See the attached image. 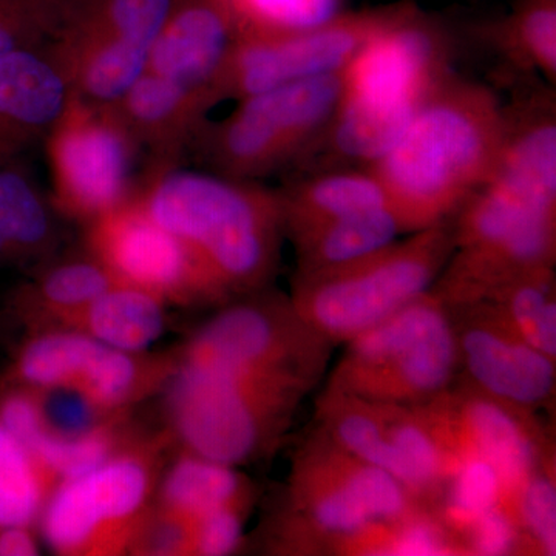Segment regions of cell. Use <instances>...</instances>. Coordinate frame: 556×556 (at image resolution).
Returning a JSON list of instances; mask_svg holds the SVG:
<instances>
[{
	"label": "cell",
	"instance_id": "6da1fadb",
	"mask_svg": "<svg viewBox=\"0 0 556 556\" xmlns=\"http://www.w3.org/2000/svg\"><path fill=\"white\" fill-rule=\"evenodd\" d=\"M506 115L496 91L450 73L368 169L408 233L448 222L496 169Z\"/></svg>",
	"mask_w": 556,
	"mask_h": 556
},
{
	"label": "cell",
	"instance_id": "7a4b0ae2",
	"mask_svg": "<svg viewBox=\"0 0 556 556\" xmlns=\"http://www.w3.org/2000/svg\"><path fill=\"white\" fill-rule=\"evenodd\" d=\"M452 40L412 7L365 43L342 70L327 129L295 169L367 167L401 138L452 67Z\"/></svg>",
	"mask_w": 556,
	"mask_h": 556
},
{
	"label": "cell",
	"instance_id": "3957f363",
	"mask_svg": "<svg viewBox=\"0 0 556 556\" xmlns=\"http://www.w3.org/2000/svg\"><path fill=\"white\" fill-rule=\"evenodd\" d=\"M131 200L201 260L229 300L273 285L287 240L277 189L177 166L144 172Z\"/></svg>",
	"mask_w": 556,
	"mask_h": 556
},
{
	"label": "cell",
	"instance_id": "277c9868",
	"mask_svg": "<svg viewBox=\"0 0 556 556\" xmlns=\"http://www.w3.org/2000/svg\"><path fill=\"white\" fill-rule=\"evenodd\" d=\"M164 388L172 438L186 452L232 467L273 455L309 393L283 380L182 361Z\"/></svg>",
	"mask_w": 556,
	"mask_h": 556
},
{
	"label": "cell",
	"instance_id": "5b68a950",
	"mask_svg": "<svg viewBox=\"0 0 556 556\" xmlns=\"http://www.w3.org/2000/svg\"><path fill=\"white\" fill-rule=\"evenodd\" d=\"M453 251L448 219L339 268L292 276L289 298L303 320L338 346L430 291Z\"/></svg>",
	"mask_w": 556,
	"mask_h": 556
},
{
	"label": "cell",
	"instance_id": "8992f818",
	"mask_svg": "<svg viewBox=\"0 0 556 556\" xmlns=\"http://www.w3.org/2000/svg\"><path fill=\"white\" fill-rule=\"evenodd\" d=\"M325 391L401 407H426L460 376L447 303L433 289L348 340Z\"/></svg>",
	"mask_w": 556,
	"mask_h": 556
},
{
	"label": "cell",
	"instance_id": "52a82bcc",
	"mask_svg": "<svg viewBox=\"0 0 556 556\" xmlns=\"http://www.w3.org/2000/svg\"><path fill=\"white\" fill-rule=\"evenodd\" d=\"M167 439L130 438L101 466L58 482L40 511V535L64 556L129 554L163 473Z\"/></svg>",
	"mask_w": 556,
	"mask_h": 556
},
{
	"label": "cell",
	"instance_id": "ba28073f",
	"mask_svg": "<svg viewBox=\"0 0 556 556\" xmlns=\"http://www.w3.org/2000/svg\"><path fill=\"white\" fill-rule=\"evenodd\" d=\"M340 90L342 72L252 94L225 119L207 121L190 152L230 178L260 181L298 169L327 129Z\"/></svg>",
	"mask_w": 556,
	"mask_h": 556
},
{
	"label": "cell",
	"instance_id": "9c48e42d",
	"mask_svg": "<svg viewBox=\"0 0 556 556\" xmlns=\"http://www.w3.org/2000/svg\"><path fill=\"white\" fill-rule=\"evenodd\" d=\"M334 345L273 287L230 299L178 350L179 361L236 369L313 390Z\"/></svg>",
	"mask_w": 556,
	"mask_h": 556
},
{
	"label": "cell",
	"instance_id": "30bf717a",
	"mask_svg": "<svg viewBox=\"0 0 556 556\" xmlns=\"http://www.w3.org/2000/svg\"><path fill=\"white\" fill-rule=\"evenodd\" d=\"M43 144L51 204L62 217L87 225L134 197V167L141 149L115 105L70 94Z\"/></svg>",
	"mask_w": 556,
	"mask_h": 556
},
{
	"label": "cell",
	"instance_id": "8fae6325",
	"mask_svg": "<svg viewBox=\"0 0 556 556\" xmlns=\"http://www.w3.org/2000/svg\"><path fill=\"white\" fill-rule=\"evenodd\" d=\"M413 5L336 14L308 30L273 38H239L214 87V100L240 101L262 91L342 72L372 36Z\"/></svg>",
	"mask_w": 556,
	"mask_h": 556
},
{
	"label": "cell",
	"instance_id": "7c38bea8",
	"mask_svg": "<svg viewBox=\"0 0 556 556\" xmlns=\"http://www.w3.org/2000/svg\"><path fill=\"white\" fill-rule=\"evenodd\" d=\"M86 251L116 283L172 305H223L229 300L201 260L131 199L87 223Z\"/></svg>",
	"mask_w": 556,
	"mask_h": 556
},
{
	"label": "cell",
	"instance_id": "4fadbf2b",
	"mask_svg": "<svg viewBox=\"0 0 556 556\" xmlns=\"http://www.w3.org/2000/svg\"><path fill=\"white\" fill-rule=\"evenodd\" d=\"M351 489L339 445L314 427L295 450L287 506L276 526V551L288 555H357L376 527Z\"/></svg>",
	"mask_w": 556,
	"mask_h": 556
},
{
	"label": "cell",
	"instance_id": "5bb4252c",
	"mask_svg": "<svg viewBox=\"0 0 556 556\" xmlns=\"http://www.w3.org/2000/svg\"><path fill=\"white\" fill-rule=\"evenodd\" d=\"M455 466L470 456L489 460L504 485V506L535 468L554 460L551 439L536 415L486 396L457 378L444 396L426 405Z\"/></svg>",
	"mask_w": 556,
	"mask_h": 556
},
{
	"label": "cell",
	"instance_id": "9a60e30c",
	"mask_svg": "<svg viewBox=\"0 0 556 556\" xmlns=\"http://www.w3.org/2000/svg\"><path fill=\"white\" fill-rule=\"evenodd\" d=\"M456 332L460 375L468 386L536 415L555 396L556 361L529 345L489 303L447 305Z\"/></svg>",
	"mask_w": 556,
	"mask_h": 556
},
{
	"label": "cell",
	"instance_id": "2e32d148",
	"mask_svg": "<svg viewBox=\"0 0 556 556\" xmlns=\"http://www.w3.org/2000/svg\"><path fill=\"white\" fill-rule=\"evenodd\" d=\"M239 39L223 0H174L148 54V72L172 80L212 104L214 87Z\"/></svg>",
	"mask_w": 556,
	"mask_h": 556
},
{
	"label": "cell",
	"instance_id": "e0dca14e",
	"mask_svg": "<svg viewBox=\"0 0 556 556\" xmlns=\"http://www.w3.org/2000/svg\"><path fill=\"white\" fill-rule=\"evenodd\" d=\"M70 94L47 47L0 56V167L43 142Z\"/></svg>",
	"mask_w": 556,
	"mask_h": 556
},
{
	"label": "cell",
	"instance_id": "ac0fdd59",
	"mask_svg": "<svg viewBox=\"0 0 556 556\" xmlns=\"http://www.w3.org/2000/svg\"><path fill=\"white\" fill-rule=\"evenodd\" d=\"M121 118L141 152L148 153L146 172L177 167L207 123L214 108L197 93L146 70L118 102Z\"/></svg>",
	"mask_w": 556,
	"mask_h": 556
},
{
	"label": "cell",
	"instance_id": "d6986e66",
	"mask_svg": "<svg viewBox=\"0 0 556 556\" xmlns=\"http://www.w3.org/2000/svg\"><path fill=\"white\" fill-rule=\"evenodd\" d=\"M47 50L70 91L94 104H116L148 68V49L83 25H65Z\"/></svg>",
	"mask_w": 556,
	"mask_h": 556
},
{
	"label": "cell",
	"instance_id": "ffe728a7",
	"mask_svg": "<svg viewBox=\"0 0 556 556\" xmlns=\"http://www.w3.org/2000/svg\"><path fill=\"white\" fill-rule=\"evenodd\" d=\"M277 190L287 240L332 219L390 207L386 190L368 167L300 172Z\"/></svg>",
	"mask_w": 556,
	"mask_h": 556
},
{
	"label": "cell",
	"instance_id": "44dd1931",
	"mask_svg": "<svg viewBox=\"0 0 556 556\" xmlns=\"http://www.w3.org/2000/svg\"><path fill=\"white\" fill-rule=\"evenodd\" d=\"M252 492L237 467L182 450L161 473L153 507L192 529L217 508L254 500Z\"/></svg>",
	"mask_w": 556,
	"mask_h": 556
},
{
	"label": "cell",
	"instance_id": "7402d4cb",
	"mask_svg": "<svg viewBox=\"0 0 556 556\" xmlns=\"http://www.w3.org/2000/svg\"><path fill=\"white\" fill-rule=\"evenodd\" d=\"M166 305L148 291L118 283L56 327L76 329L115 350L146 353L164 334Z\"/></svg>",
	"mask_w": 556,
	"mask_h": 556
},
{
	"label": "cell",
	"instance_id": "603a6c76",
	"mask_svg": "<svg viewBox=\"0 0 556 556\" xmlns=\"http://www.w3.org/2000/svg\"><path fill=\"white\" fill-rule=\"evenodd\" d=\"M401 236H408L407 229L390 207L332 219L289 240L295 251L294 276H311L356 262Z\"/></svg>",
	"mask_w": 556,
	"mask_h": 556
},
{
	"label": "cell",
	"instance_id": "cb8c5ba5",
	"mask_svg": "<svg viewBox=\"0 0 556 556\" xmlns=\"http://www.w3.org/2000/svg\"><path fill=\"white\" fill-rule=\"evenodd\" d=\"M30 283L17 292L16 305L36 329L60 325L115 287V278L93 255L47 260Z\"/></svg>",
	"mask_w": 556,
	"mask_h": 556
},
{
	"label": "cell",
	"instance_id": "d4e9b609",
	"mask_svg": "<svg viewBox=\"0 0 556 556\" xmlns=\"http://www.w3.org/2000/svg\"><path fill=\"white\" fill-rule=\"evenodd\" d=\"M53 204L21 160L0 167V236L13 263H46L58 247Z\"/></svg>",
	"mask_w": 556,
	"mask_h": 556
},
{
	"label": "cell",
	"instance_id": "484cf974",
	"mask_svg": "<svg viewBox=\"0 0 556 556\" xmlns=\"http://www.w3.org/2000/svg\"><path fill=\"white\" fill-rule=\"evenodd\" d=\"M481 300L529 345L556 361L555 268L530 270L492 289Z\"/></svg>",
	"mask_w": 556,
	"mask_h": 556
},
{
	"label": "cell",
	"instance_id": "4316f807",
	"mask_svg": "<svg viewBox=\"0 0 556 556\" xmlns=\"http://www.w3.org/2000/svg\"><path fill=\"white\" fill-rule=\"evenodd\" d=\"M501 56L526 76L556 83V0H525L514 14L493 28Z\"/></svg>",
	"mask_w": 556,
	"mask_h": 556
},
{
	"label": "cell",
	"instance_id": "83f0119b",
	"mask_svg": "<svg viewBox=\"0 0 556 556\" xmlns=\"http://www.w3.org/2000/svg\"><path fill=\"white\" fill-rule=\"evenodd\" d=\"M56 484L30 450L0 422V529L35 526Z\"/></svg>",
	"mask_w": 556,
	"mask_h": 556
},
{
	"label": "cell",
	"instance_id": "f1b7e54d",
	"mask_svg": "<svg viewBox=\"0 0 556 556\" xmlns=\"http://www.w3.org/2000/svg\"><path fill=\"white\" fill-rule=\"evenodd\" d=\"M172 5L174 0H70L62 28L65 25L97 28L149 50Z\"/></svg>",
	"mask_w": 556,
	"mask_h": 556
},
{
	"label": "cell",
	"instance_id": "f546056e",
	"mask_svg": "<svg viewBox=\"0 0 556 556\" xmlns=\"http://www.w3.org/2000/svg\"><path fill=\"white\" fill-rule=\"evenodd\" d=\"M239 38H273L308 30L340 13V0H223Z\"/></svg>",
	"mask_w": 556,
	"mask_h": 556
},
{
	"label": "cell",
	"instance_id": "4dcf8cb0",
	"mask_svg": "<svg viewBox=\"0 0 556 556\" xmlns=\"http://www.w3.org/2000/svg\"><path fill=\"white\" fill-rule=\"evenodd\" d=\"M533 554L555 555L556 489L554 460L535 468L506 506Z\"/></svg>",
	"mask_w": 556,
	"mask_h": 556
},
{
	"label": "cell",
	"instance_id": "1f68e13d",
	"mask_svg": "<svg viewBox=\"0 0 556 556\" xmlns=\"http://www.w3.org/2000/svg\"><path fill=\"white\" fill-rule=\"evenodd\" d=\"M67 10L68 0H0V56L49 46Z\"/></svg>",
	"mask_w": 556,
	"mask_h": 556
},
{
	"label": "cell",
	"instance_id": "d6a6232c",
	"mask_svg": "<svg viewBox=\"0 0 556 556\" xmlns=\"http://www.w3.org/2000/svg\"><path fill=\"white\" fill-rule=\"evenodd\" d=\"M252 501L230 504L199 519L190 530L189 555L225 556L233 554L243 540L244 522Z\"/></svg>",
	"mask_w": 556,
	"mask_h": 556
},
{
	"label": "cell",
	"instance_id": "836d02e7",
	"mask_svg": "<svg viewBox=\"0 0 556 556\" xmlns=\"http://www.w3.org/2000/svg\"><path fill=\"white\" fill-rule=\"evenodd\" d=\"M522 541L517 519L501 503L468 527L463 547L466 555H511L521 548Z\"/></svg>",
	"mask_w": 556,
	"mask_h": 556
},
{
	"label": "cell",
	"instance_id": "e575fe53",
	"mask_svg": "<svg viewBox=\"0 0 556 556\" xmlns=\"http://www.w3.org/2000/svg\"><path fill=\"white\" fill-rule=\"evenodd\" d=\"M190 527L152 507L139 527L129 554L153 556L189 555Z\"/></svg>",
	"mask_w": 556,
	"mask_h": 556
},
{
	"label": "cell",
	"instance_id": "d590c367",
	"mask_svg": "<svg viewBox=\"0 0 556 556\" xmlns=\"http://www.w3.org/2000/svg\"><path fill=\"white\" fill-rule=\"evenodd\" d=\"M39 541L31 526H9L0 529V556H36Z\"/></svg>",
	"mask_w": 556,
	"mask_h": 556
},
{
	"label": "cell",
	"instance_id": "8d00e7d4",
	"mask_svg": "<svg viewBox=\"0 0 556 556\" xmlns=\"http://www.w3.org/2000/svg\"><path fill=\"white\" fill-rule=\"evenodd\" d=\"M5 263H13L11 260L9 248H7L5 241H3L2 236H0V266L5 265Z\"/></svg>",
	"mask_w": 556,
	"mask_h": 556
}]
</instances>
